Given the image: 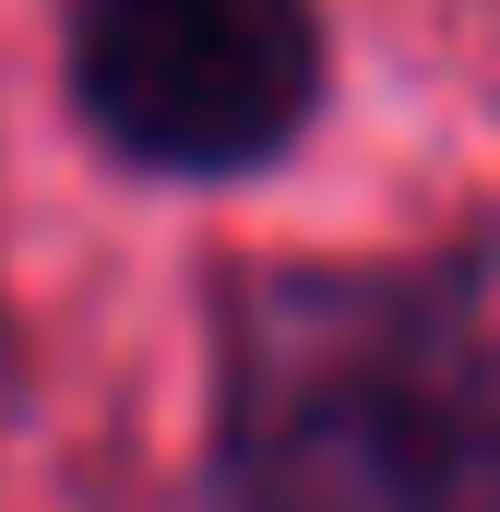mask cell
Wrapping results in <instances>:
<instances>
[{
	"label": "cell",
	"instance_id": "obj_1",
	"mask_svg": "<svg viewBox=\"0 0 500 512\" xmlns=\"http://www.w3.org/2000/svg\"><path fill=\"white\" fill-rule=\"evenodd\" d=\"M191 512H500V215L203 262Z\"/></svg>",
	"mask_w": 500,
	"mask_h": 512
},
{
	"label": "cell",
	"instance_id": "obj_2",
	"mask_svg": "<svg viewBox=\"0 0 500 512\" xmlns=\"http://www.w3.org/2000/svg\"><path fill=\"white\" fill-rule=\"evenodd\" d=\"M334 0H60V131L131 191H262L334 120Z\"/></svg>",
	"mask_w": 500,
	"mask_h": 512
},
{
	"label": "cell",
	"instance_id": "obj_3",
	"mask_svg": "<svg viewBox=\"0 0 500 512\" xmlns=\"http://www.w3.org/2000/svg\"><path fill=\"white\" fill-rule=\"evenodd\" d=\"M36 405H48V346H36V322H24V298L0 274V453L36 429Z\"/></svg>",
	"mask_w": 500,
	"mask_h": 512
}]
</instances>
